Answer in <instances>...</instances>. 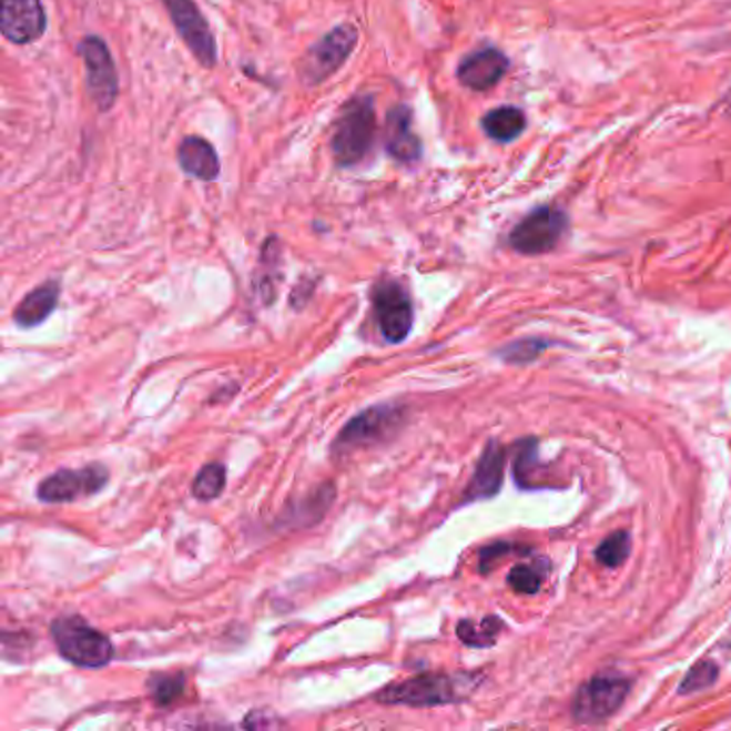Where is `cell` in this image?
<instances>
[{"instance_id": "e0dca14e", "label": "cell", "mask_w": 731, "mask_h": 731, "mask_svg": "<svg viewBox=\"0 0 731 731\" xmlns=\"http://www.w3.org/2000/svg\"><path fill=\"white\" fill-rule=\"evenodd\" d=\"M59 298H61L59 282H45L41 286L34 287L16 307V312H13L16 324L22 328H32V326L43 324L48 316L57 309Z\"/></svg>"}, {"instance_id": "6da1fadb", "label": "cell", "mask_w": 731, "mask_h": 731, "mask_svg": "<svg viewBox=\"0 0 731 731\" xmlns=\"http://www.w3.org/2000/svg\"><path fill=\"white\" fill-rule=\"evenodd\" d=\"M478 684V673H420L384 687L376 693V700L388 705L432 708L468 700Z\"/></svg>"}, {"instance_id": "7402d4cb", "label": "cell", "mask_w": 731, "mask_h": 731, "mask_svg": "<svg viewBox=\"0 0 731 731\" xmlns=\"http://www.w3.org/2000/svg\"><path fill=\"white\" fill-rule=\"evenodd\" d=\"M631 554V537L627 530H618L609 535L599 547H597V560L605 567H620Z\"/></svg>"}, {"instance_id": "d6986e66", "label": "cell", "mask_w": 731, "mask_h": 731, "mask_svg": "<svg viewBox=\"0 0 731 731\" xmlns=\"http://www.w3.org/2000/svg\"><path fill=\"white\" fill-rule=\"evenodd\" d=\"M502 631V622L496 616L485 618L483 622H473V620H461L457 625V637L475 648H489L496 643V639Z\"/></svg>"}, {"instance_id": "3957f363", "label": "cell", "mask_w": 731, "mask_h": 731, "mask_svg": "<svg viewBox=\"0 0 731 731\" xmlns=\"http://www.w3.org/2000/svg\"><path fill=\"white\" fill-rule=\"evenodd\" d=\"M50 636L64 661L78 668H103L114 659L112 641L78 616H64L54 620L50 627Z\"/></svg>"}, {"instance_id": "52a82bcc", "label": "cell", "mask_w": 731, "mask_h": 731, "mask_svg": "<svg viewBox=\"0 0 731 731\" xmlns=\"http://www.w3.org/2000/svg\"><path fill=\"white\" fill-rule=\"evenodd\" d=\"M406 413L399 406H374L365 413L356 414L351 423L339 432L333 450H352L367 448L390 440L404 425Z\"/></svg>"}, {"instance_id": "5bb4252c", "label": "cell", "mask_w": 731, "mask_h": 731, "mask_svg": "<svg viewBox=\"0 0 731 731\" xmlns=\"http://www.w3.org/2000/svg\"><path fill=\"white\" fill-rule=\"evenodd\" d=\"M386 153L399 163H414L423 155V144L413 131V112L408 105H395L386 114L384 125Z\"/></svg>"}, {"instance_id": "277c9868", "label": "cell", "mask_w": 731, "mask_h": 731, "mask_svg": "<svg viewBox=\"0 0 731 731\" xmlns=\"http://www.w3.org/2000/svg\"><path fill=\"white\" fill-rule=\"evenodd\" d=\"M358 41V31L352 24L335 27L326 32L318 43H314L301 61V80L305 87H318L337 73L354 50Z\"/></svg>"}, {"instance_id": "7c38bea8", "label": "cell", "mask_w": 731, "mask_h": 731, "mask_svg": "<svg viewBox=\"0 0 731 731\" xmlns=\"http://www.w3.org/2000/svg\"><path fill=\"white\" fill-rule=\"evenodd\" d=\"M48 27L41 0H2L0 31L7 41L27 45L37 41Z\"/></svg>"}, {"instance_id": "4fadbf2b", "label": "cell", "mask_w": 731, "mask_h": 731, "mask_svg": "<svg viewBox=\"0 0 731 731\" xmlns=\"http://www.w3.org/2000/svg\"><path fill=\"white\" fill-rule=\"evenodd\" d=\"M509 71V59L496 48H483L468 54L459 67L457 78L470 91H489L494 89Z\"/></svg>"}, {"instance_id": "ba28073f", "label": "cell", "mask_w": 731, "mask_h": 731, "mask_svg": "<svg viewBox=\"0 0 731 731\" xmlns=\"http://www.w3.org/2000/svg\"><path fill=\"white\" fill-rule=\"evenodd\" d=\"M374 314L384 342L402 344L413 331L414 309L410 294L399 282L382 280L372 290Z\"/></svg>"}, {"instance_id": "ac0fdd59", "label": "cell", "mask_w": 731, "mask_h": 731, "mask_svg": "<svg viewBox=\"0 0 731 731\" xmlns=\"http://www.w3.org/2000/svg\"><path fill=\"white\" fill-rule=\"evenodd\" d=\"M483 131L496 140V142H512L515 138H519L526 129V116L519 108L512 105H502L496 108L491 112H487L480 121Z\"/></svg>"}, {"instance_id": "603a6c76", "label": "cell", "mask_w": 731, "mask_h": 731, "mask_svg": "<svg viewBox=\"0 0 731 731\" xmlns=\"http://www.w3.org/2000/svg\"><path fill=\"white\" fill-rule=\"evenodd\" d=\"M185 691V676L183 673H158L149 680V693L160 705H167L179 700Z\"/></svg>"}, {"instance_id": "8fae6325", "label": "cell", "mask_w": 731, "mask_h": 731, "mask_svg": "<svg viewBox=\"0 0 731 731\" xmlns=\"http://www.w3.org/2000/svg\"><path fill=\"white\" fill-rule=\"evenodd\" d=\"M172 18V24L185 45L193 52L197 63L204 67L217 64V41L211 32L206 18L193 0H161Z\"/></svg>"}, {"instance_id": "30bf717a", "label": "cell", "mask_w": 731, "mask_h": 731, "mask_svg": "<svg viewBox=\"0 0 731 731\" xmlns=\"http://www.w3.org/2000/svg\"><path fill=\"white\" fill-rule=\"evenodd\" d=\"M80 57L87 64V89L101 112L112 110L119 97V75L110 48L97 34H89L78 45Z\"/></svg>"}, {"instance_id": "9c48e42d", "label": "cell", "mask_w": 731, "mask_h": 731, "mask_svg": "<svg viewBox=\"0 0 731 731\" xmlns=\"http://www.w3.org/2000/svg\"><path fill=\"white\" fill-rule=\"evenodd\" d=\"M108 468L91 464L75 470H57L37 485V498L43 505L75 502L84 496H95L108 485Z\"/></svg>"}, {"instance_id": "ffe728a7", "label": "cell", "mask_w": 731, "mask_h": 731, "mask_svg": "<svg viewBox=\"0 0 731 731\" xmlns=\"http://www.w3.org/2000/svg\"><path fill=\"white\" fill-rule=\"evenodd\" d=\"M223 487H225V468L222 464H209L197 473V477L193 478L191 494L200 502H211L222 496Z\"/></svg>"}, {"instance_id": "44dd1931", "label": "cell", "mask_w": 731, "mask_h": 731, "mask_svg": "<svg viewBox=\"0 0 731 731\" xmlns=\"http://www.w3.org/2000/svg\"><path fill=\"white\" fill-rule=\"evenodd\" d=\"M547 569H549V565L545 560L535 562V565H517L510 569L509 586L519 595H535V592H539V588L547 577Z\"/></svg>"}, {"instance_id": "5b68a950", "label": "cell", "mask_w": 731, "mask_h": 731, "mask_svg": "<svg viewBox=\"0 0 731 731\" xmlns=\"http://www.w3.org/2000/svg\"><path fill=\"white\" fill-rule=\"evenodd\" d=\"M567 230H569L567 213L554 206H539L512 227L509 245L517 254H547L558 247Z\"/></svg>"}, {"instance_id": "2e32d148", "label": "cell", "mask_w": 731, "mask_h": 731, "mask_svg": "<svg viewBox=\"0 0 731 731\" xmlns=\"http://www.w3.org/2000/svg\"><path fill=\"white\" fill-rule=\"evenodd\" d=\"M179 163L185 174L197 181H215L222 172L217 151L200 135H187L179 146Z\"/></svg>"}, {"instance_id": "7a4b0ae2", "label": "cell", "mask_w": 731, "mask_h": 731, "mask_svg": "<svg viewBox=\"0 0 731 731\" xmlns=\"http://www.w3.org/2000/svg\"><path fill=\"white\" fill-rule=\"evenodd\" d=\"M376 140V110L374 99L358 95L351 99L335 125L331 151L337 165L352 167L365 160Z\"/></svg>"}, {"instance_id": "cb8c5ba5", "label": "cell", "mask_w": 731, "mask_h": 731, "mask_svg": "<svg viewBox=\"0 0 731 731\" xmlns=\"http://www.w3.org/2000/svg\"><path fill=\"white\" fill-rule=\"evenodd\" d=\"M719 678V666L714 661H701L700 666L691 669L682 684L678 687V693L680 696H691V693H700V691H705L708 687H712Z\"/></svg>"}, {"instance_id": "8992f818", "label": "cell", "mask_w": 731, "mask_h": 731, "mask_svg": "<svg viewBox=\"0 0 731 731\" xmlns=\"http://www.w3.org/2000/svg\"><path fill=\"white\" fill-rule=\"evenodd\" d=\"M631 680L616 673H601L588 680L572 700V717L581 723H599L609 719L627 700Z\"/></svg>"}, {"instance_id": "9a60e30c", "label": "cell", "mask_w": 731, "mask_h": 731, "mask_svg": "<svg viewBox=\"0 0 731 731\" xmlns=\"http://www.w3.org/2000/svg\"><path fill=\"white\" fill-rule=\"evenodd\" d=\"M505 478V450L496 440L485 446L470 485L466 487L464 502H477L498 494Z\"/></svg>"}]
</instances>
